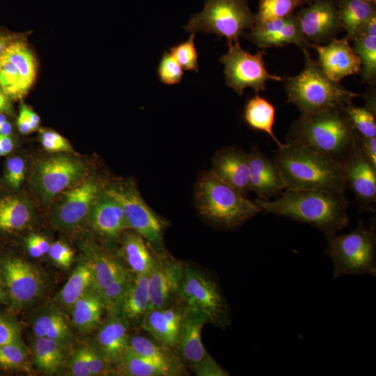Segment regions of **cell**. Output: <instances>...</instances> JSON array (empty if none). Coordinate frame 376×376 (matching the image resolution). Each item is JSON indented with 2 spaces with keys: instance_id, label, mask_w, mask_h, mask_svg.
I'll list each match as a JSON object with an SVG mask.
<instances>
[{
  "instance_id": "d6a6232c",
  "label": "cell",
  "mask_w": 376,
  "mask_h": 376,
  "mask_svg": "<svg viewBox=\"0 0 376 376\" xmlns=\"http://www.w3.org/2000/svg\"><path fill=\"white\" fill-rule=\"evenodd\" d=\"M340 26L350 40L357 36L368 19L376 13L375 4L362 0H337Z\"/></svg>"
},
{
  "instance_id": "836d02e7",
  "label": "cell",
  "mask_w": 376,
  "mask_h": 376,
  "mask_svg": "<svg viewBox=\"0 0 376 376\" xmlns=\"http://www.w3.org/2000/svg\"><path fill=\"white\" fill-rule=\"evenodd\" d=\"M68 347L52 339L34 336L33 361L36 367L46 374H54L63 366Z\"/></svg>"
},
{
  "instance_id": "5bb4252c",
  "label": "cell",
  "mask_w": 376,
  "mask_h": 376,
  "mask_svg": "<svg viewBox=\"0 0 376 376\" xmlns=\"http://www.w3.org/2000/svg\"><path fill=\"white\" fill-rule=\"evenodd\" d=\"M295 15L309 45H322L330 41L342 29L335 0H314Z\"/></svg>"
},
{
  "instance_id": "d6986e66",
  "label": "cell",
  "mask_w": 376,
  "mask_h": 376,
  "mask_svg": "<svg viewBox=\"0 0 376 376\" xmlns=\"http://www.w3.org/2000/svg\"><path fill=\"white\" fill-rule=\"evenodd\" d=\"M347 36L332 38L327 45H309L317 52L318 63L322 72L332 81L338 82L343 78L359 73V56L350 45Z\"/></svg>"
},
{
  "instance_id": "1f68e13d",
  "label": "cell",
  "mask_w": 376,
  "mask_h": 376,
  "mask_svg": "<svg viewBox=\"0 0 376 376\" xmlns=\"http://www.w3.org/2000/svg\"><path fill=\"white\" fill-rule=\"evenodd\" d=\"M120 252L127 269L133 275L148 274L153 263L150 249L143 237L134 231L125 232Z\"/></svg>"
},
{
  "instance_id": "83f0119b",
  "label": "cell",
  "mask_w": 376,
  "mask_h": 376,
  "mask_svg": "<svg viewBox=\"0 0 376 376\" xmlns=\"http://www.w3.org/2000/svg\"><path fill=\"white\" fill-rule=\"evenodd\" d=\"M150 307L148 274L133 276L132 283L118 309L130 325L140 322Z\"/></svg>"
},
{
  "instance_id": "60d3db41",
  "label": "cell",
  "mask_w": 376,
  "mask_h": 376,
  "mask_svg": "<svg viewBox=\"0 0 376 376\" xmlns=\"http://www.w3.org/2000/svg\"><path fill=\"white\" fill-rule=\"evenodd\" d=\"M133 276L127 271L99 291L107 311H116L118 309L132 283Z\"/></svg>"
},
{
  "instance_id": "ee69618b",
  "label": "cell",
  "mask_w": 376,
  "mask_h": 376,
  "mask_svg": "<svg viewBox=\"0 0 376 376\" xmlns=\"http://www.w3.org/2000/svg\"><path fill=\"white\" fill-rule=\"evenodd\" d=\"M194 33L189 38L169 48L170 53L185 70L198 72V53L194 44Z\"/></svg>"
},
{
  "instance_id": "6f0895ef",
  "label": "cell",
  "mask_w": 376,
  "mask_h": 376,
  "mask_svg": "<svg viewBox=\"0 0 376 376\" xmlns=\"http://www.w3.org/2000/svg\"><path fill=\"white\" fill-rule=\"evenodd\" d=\"M33 240L35 241L43 255H45L48 253L50 243L49 241L43 236L37 234L31 235Z\"/></svg>"
},
{
  "instance_id": "9a60e30c",
  "label": "cell",
  "mask_w": 376,
  "mask_h": 376,
  "mask_svg": "<svg viewBox=\"0 0 376 376\" xmlns=\"http://www.w3.org/2000/svg\"><path fill=\"white\" fill-rule=\"evenodd\" d=\"M341 163L347 187L354 193L361 209L373 211L376 201V166L358 144Z\"/></svg>"
},
{
  "instance_id": "8fae6325",
  "label": "cell",
  "mask_w": 376,
  "mask_h": 376,
  "mask_svg": "<svg viewBox=\"0 0 376 376\" xmlns=\"http://www.w3.org/2000/svg\"><path fill=\"white\" fill-rule=\"evenodd\" d=\"M85 171V164L79 159L57 155L36 163L31 183L40 197L48 201L77 182Z\"/></svg>"
},
{
  "instance_id": "f35d334b",
  "label": "cell",
  "mask_w": 376,
  "mask_h": 376,
  "mask_svg": "<svg viewBox=\"0 0 376 376\" xmlns=\"http://www.w3.org/2000/svg\"><path fill=\"white\" fill-rule=\"evenodd\" d=\"M340 109L360 136H376L375 101L366 100L364 107H357L350 103Z\"/></svg>"
},
{
  "instance_id": "3957f363",
  "label": "cell",
  "mask_w": 376,
  "mask_h": 376,
  "mask_svg": "<svg viewBox=\"0 0 376 376\" xmlns=\"http://www.w3.org/2000/svg\"><path fill=\"white\" fill-rule=\"evenodd\" d=\"M359 135L340 108L301 113L287 141L312 147L342 162L357 146Z\"/></svg>"
},
{
  "instance_id": "be15d7a7",
  "label": "cell",
  "mask_w": 376,
  "mask_h": 376,
  "mask_svg": "<svg viewBox=\"0 0 376 376\" xmlns=\"http://www.w3.org/2000/svg\"><path fill=\"white\" fill-rule=\"evenodd\" d=\"M11 124L6 121H0V134L9 136L12 132Z\"/></svg>"
},
{
  "instance_id": "2e32d148",
  "label": "cell",
  "mask_w": 376,
  "mask_h": 376,
  "mask_svg": "<svg viewBox=\"0 0 376 376\" xmlns=\"http://www.w3.org/2000/svg\"><path fill=\"white\" fill-rule=\"evenodd\" d=\"M98 185L92 180L68 190L51 216L57 228L70 231L88 217L93 204L100 194Z\"/></svg>"
},
{
  "instance_id": "cb8c5ba5",
  "label": "cell",
  "mask_w": 376,
  "mask_h": 376,
  "mask_svg": "<svg viewBox=\"0 0 376 376\" xmlns=\"http://www.w3.org/2000/svg\"><path fill=\"white\" fill-rule=\"evenodd\" d=\"M88 218L93 230L108 240H117L130 229L120 205L103 191L94 201Z\"/></svg>"
},
{
  "instance_id": "f907efd6",
  "label": "cell",
  "mask_w": 376,
  "mask_h": 376,
  "mask_svg": "<svg viewBox=\"0 0 376 376\" xmlns=\"http://www.w3.org/2000/svg\"><path fill=\"white\" fill-rule=\"evenodd\" d=\"M47 254L53 262L65 269L69 268L73 263V250L61 241L51 244Z\"/></svg>"
},
{
  "instance_id": "003e7915",
  "label": "cell",
  "mask_w": 376,
  "mask_h": 376,
  "mask_svg": "<svg viewBox=\"0 0 376 376\" xmlns=\"http://www.w3.org/2000/svg\"><path fill=\"white\" fill-rule=\"evenodd\" d=\"M6 155L5 152L3 151V150L0 148V157Z\"/></svg>"
},
{
  "instance_id": "ab89813d",
  "label": "cell",
  "mask_w": 376,
  "mask_h": 376,
  "mask_svg": "<svg viewBox=\"0 0 376 376\" xmlns=\"http://www.w3.org/2000/svg\"><path fill=\"white\" fill-rule=\"evenodd\" d=\"M304 0H260L256 22H264L286 17L294 11Z\"/></svg>"
},
{
  "instance_id": "7bdbcfd3",
  "label": "cell",
  "mask_w": 376,
  "mask_h": 376,
  "mask_svg": "<svg viewBox=\"0 0 376 376\" xmlns=\"http://www.w3.org/2000/svg\"><path fill=\"white\" fill-rule=\"evenodd\" d=\"M0 88L12 100L24 96L18 71L3 54L0 58Z\"/></svg>"
},
{
  "instance_id": "52a82bcc",
  "label": "cell",
  "mask_w": 376,
  "mask_h": 376,
  "mask_svg": "<svg viewBox=\"0 0 376 376\" xmlns=\"http://www.w3.org/2000/svg\"><path fill=\"white\" fill-rule=\"evenodd\" d=\"M255 22L256 15L251 11L247 0H205L203 10L191 15L184 29L194 33H215L231 44L238 42Z\"/></svg>"
},
{
  "instance_id": "680465c9",
  "label": "cell",
  "mask_w": 376,
  "mask_h": 376,
  "mask_svg": "<svg viewBox=\"0 0 376 376\" xmlns=\"http://www.w3.org/2000/svg\"><path fill=\"white\" fill-rule=\"evenodd\" d=\"M25 111L29 120L31 129L35 131L39 126L40 118L39 116L35 113L32 109L25 105Z\"/></svg>"
},
{
  "instance_id": "b9f144b4",
  "label": "cell",
  "mask_w": 376,
  "mask_h": 376,
  "mask_svg": "<svg viewBox=\"0 0 376 376\" xmlns=\"http://www.w3.org/2000/svg\"><path fill=\"white\" fill-rule=\"evenodd\" d=\"M29 355V349L22 340L1 345L0 366L8 369H26Z\"/></svg>"
},
{
  "instance_id": "db71d44e",
  "label": "cell",
  "mask_w": 376,
  "mask_h": 376,
  "mask_svg": "<svg viewBox=\"0 0 376 376\" xmlns=\"http://www.w3.org/2000/svg\"><path fill=\"white\" fill-rule=\"evenodd\" d=\"M358 146L368 159L376 166V136L364 138L359 136Z\"/></svg>"
},
{
  "instance_id": "816d5d0a",
  "label": "cell",
  "mask_w": 376,
  "mask_h": 376,
  "mask_svg": "<svg viewBox=\"0 0 376 376\" xmlns=\"http://www.w3.org/2000/svg\"><path fill=\"white\" fill-rule=\"evenodd\" d=\"M66 364L72 375L91 376L83 344L75 348Z\"/></svg>"
},
{
  "instance_id": "ffe728a7",
  "label": "cell",
  "mask_w": 376,
  "mask_h": 376,
  "mask_svg": "<svg viewBox=\"0 0 376 376\" xmlns=\"http://www.w3.org/2000/svg\"><path fill=\"white\" fill-rule=\"evenodd\" d=\"M187 309L178 297L168 305L150 308L139 326L152 338L175 351L180 325Z\"/></svg>"
},
{
  "instance_id": "f1b7e54d",
  "label": "cell",
  "mask_w": 376,
  "mask_h": 376,
  "mask_svg": "<svg viewBox=\"0 0 376 376\" xmlns=\"http://www.w3.org/2000/svg\"><path fill=\"white\" fill-rule=\"evenodd\" d=\"M106 311L100 292L93 286L72 306L70 313L72 325L82 334L95 330Z\"/></svg>"
},
{
  "instance_id": "94428289",
  "label": "cell",
  "mask_w": 376,
  "mask_h": 376,
  "mask_svg": "<svg viewBox=\"0 0 376 376\" xmlns=\"http://www.w3.org/2000/svg\"><path fill=\"white\" fill-rule=\"evenodd\" d=\"M0 148L6 155L10 153L13 149V142L9 136L0 134Z\"/></svg>"
},
{
  "instance_id": "277c9868",
  "label": "cell",
  "mask_w": 376,
  "mask_h": 376,
  "mask_svg": "<svg viewBox=\"0 0 376 376\" xmlns=\"http://www.w3.org/2000/svg\"><path fill=\"white\" fill-rule=\"evenodd\" d=\"M195 203L199 214L213 225L235 229L261 209L244 195L224 182L214 172H203L195 187Z\"/></svg>"
},
{
  "instance_id": "9f6ffc18",
  "label": "cell",
  "mask_w": 376,
  "mask_h": 376,
  "mask_svg": "<svg viewBox=\"0 0 376 376\" xmlns=\"http://www.w3.org/2000/svg\"><path fill=\"white\" fill-rule=\"evenodd\" d=\"M26 247L29 254L33 258H38L44 256L31 235L26 240Z\"/></svg>"
},
{
  "instance_id": "681fc988",
  "label": "cell",
  "mask_w": 376,
  "mask_h": 376,
  "mask_svg": "<svg viewBox=\"0 0 376 376\" xmlns=\"http://www.w3.org/2000/svg\"><path fill=\"white\" fill-rule=\"evenodd\" d=\"M25 164L20 157H13L6 164V179L13 189H18L24 179Z\"/></svg>"
},
{
  "instance_id": "4fadbf2b",
  "label": "cell",
  "mask_w": 376,
  "mask_h": 376,
  "mask_svg": "<svg viewBox=\"0 0 376 376\" xmlns=\"http://www.w3.org/2000/svg\"><path fill=\"white\" fill-rule=\"evenodd\" d=\"M150 249L153 257V263L148 274L151 308L168 305L178 298L184 263L166 250L158 251Z\"/></svg>"
},
{
  "instance_id": "f5cc1de1",
  "label": "cell",
  "mask_w": 376,
  "mask_h": 376,
  "mask_svg": "<svg viewBox=\"0 0 376 376\" xmlns=\"http://www.w3.org/2000/svg\"><path fill=\"white\" fill-rule=\"evenodd\" d=\"M191 370L198 376H226L229 375L212 357Z\"/></svg>"
},
{
  "instance_id": "484cf974",
  "label": "cell",
  "mask_w": 376,
  "mask_h": 376,
  "mask_svg": "<svg viewBox=\"0 0 376 376\" xmlns=\"http://www.w3.org/2000/svg\"><path fill=\"white\" fill-rule=\"evenodd\" d=\"M31 325L34 336L55 340L68 348L75 340L72 325L64 312L52 305L38 313Z\"/></svg>"
},
{
  "instance_id": "7402d4cb",
  "label": "cell",
  "mask_w": 376,
  "mask_h": 376,
  "mask_svg": "<svg viewBox=\"0 0 376 376\" xmlns=\"http://www.w3.org/2000/svg\"><path fill=\"white\" fill-rule=\"evenodd\" d=\"M214 173L243 195L251 190L249 183V153L235 146H228L217 152L212 159Z\"/></svg>"
},
{
  "instance_id": "74e56055",
  "label": "cell",
  "mask_w": 376,
  "mask_h": 376,
  "mask_svg": "<svg viewBox=\"0 0 376 376\" xmlns=\"http://www.w3.org/2000/svg\"><path fill=\"white\" fill-rule=\"evenodd\" d=\"M128 348L134 352L154 360L185 367L177 352L155 339L142 335L130 336Z\"/></svg>"
},
{
  "instance_id": "e7e4bbea",
  "label": "cell",
  "mask_w": 376,
  "mask_h": 376,
  "mask_svg": "<svg viewBox=\"0 0 376 376\" xmlns=\"http://www.w3.org/2000/svg\"><path fill=\"white\" fill-rule=\"evenodd\" d=\"M7 299V293L3 288L2 279L0 274V302H4Z\"/></svg>"
},
{
  "instance_id": "8d00e7d4",
  "label": "cell",
  "mask_w": 376,
  "mask_h": 376,
  "mask_svg": "<svg viewBox=\"0 0 376 376\" xmlns=\"http://www.w3.org/2000/svg\"><path fill=\"white\" fill-rule=\"evenodd\" d=\"M19 72L24 95L31 88L36 75V59L24 42L13 40L3 52Z\"/></svg>"
},
{
  "instance_id": "7a4b0ae2",
  "label": "cell",
  "mask_w": 376,
  "mask_h": 376,
  "mask_svg": "<svg viewBox=\"0 0 376 376\" xmlns=\"http://www.w3.org/2000/svg\"><path fill=\"white\" fill-rule=\"evenodd\" d=\"M254 202L266 213L311 225L327 237L340 231L349 222L344 194L285 190L275 200L260 198Z\"/></svg>"
},
{
  "instance_id": "f546056e",
  "label": "cell",
  "mask_w": 376,
  "mask_h": 376,
  "mask_svg": "<svg viewBox=\"0 0 376 376\" xmlns=\"http://www.w3.org/2000/svg\"><path fill=\"white\" fill-rule=\"evenodd\" d=\"M94 285V275L88 262L82 258L61 290L52 300V306L70 311L73 304Z\"/></svg>"
},
{
  "instance_id": "9c48e42d",
  "label": "cell",
  "mask_w": 376,
  "mask_h": 376,
  "mask_svg": "<svg viewBox=\"0 0 376 376\" xmlns=\"http://www.w3.org/2000/svg\"><path fill=\"white\" fill-rule=\"evenodd\" d=\"M103 191L120 205L130 229L141 235L152 249L165 250L163 234L166 221L148 205L132 182L110 185Z\"/></svg>"
},
{
  "instance_id": "91938a15",
  "label": "cell",
  "mask_w": 376,
  "mask_h": 376,
  "mask_svg": "<svg viewBox=\"0 0 376 376\" xmlns=\"http://www.w3.org/2000/svg\"><path fill=\"white\" fill-rule=\"evenodd\" d=\"M12 111L9 97L0 88V113H10Z\"/></svg>"
},
{
  "instance_id": "30bf717a",
  "label": "cell",
  "mask_w": 376,
  "mask_h": 376,
  "mask_svg": "<svg viewBox=\"0 0 376 376\" xmlns=\"http://www.w3.org/2000/svg\"><path fill=\"white\" fill-rule=\"evenodd\" d=\"M228 52L224 54L221 62L224 65L226 84L238 95H242L247 87L257 93L265 91L268 80L282 81L279 76L269 73L263 61L265 51L256 54L244 50L238 42L228 44Z\"/></svg>"
},
{
  "instance_id": "7dc6e473",
  "label": "cell",
  "mask_w": 376,
  "mask_h": 376,
  "mask_svg": "<svg viewBox=\"0 0 376 376\" xmlns=\"http://www.w3.org/2000/svg\"><path fill=\"white\" fill-rule=\"evenodd\" d=\"M22 326L13 316L0 314V345L21 340Z\"/></svg>"
},
{
  "instance_id": "bcb514c9",
  "label": "cell",
  "mask_w": 376,
  "mask_h": 376,
  "mask_svg": "<svg viewBox=\"0 0 376 376\" xmlns=\"http://www.w3.org/2000/svg\"><path fill=\"white\" fill-rule=\"evenodd\" d=\"M91 376L109 375L112 370L108 362L92 343L83 344Z\"/></svg>"
},
{
  "instance_id": "603a6c76",
  "label": "cell",
  "mask_w": 376,
  "mask_h": 376,
  "mask_svg": "<svg viewBox=\"0 0 376 376\" xmlns=\"http://www.w3.org/2000/svg\"><path fill=\"white\" fill-rule=\"evenodd\" d=\"M250 189L261 199L281 195L286 190L281 171L274 160L267 158L256 146L249 153Z\"/></svg>"
},
{
  "instance_id": "5b68a950",
  "label": "cell",
  "mask_w": 376,
  "mask_h": 376,
  "mask_svg": "<svg viewBox=\"0 0 376 376\" xmlns=\"http://www.w3.org/2000/svg\"><path fill=\"white\" fill-rule=\"evenodd\" d=\"M305 65L293 77L284 79L287 102L295 104L301 113L338 107L352 103L359 95L330 79L313 59L308 50L304 52Z\"/></svg>"
},
{
  "instance_id": "03108f58",
  "label": "cell",
  "mask_w": 376,
  "mask_h": 376,
  "mask_svg": "<svg viewBox=\"0 0 376 376\" xmlns=\"http://www.w3.org/2000/svg\"><path fill=\"white\" fill-rule=\"evenodd\" d=\"M362 1H364L368 3H373V4H375L376 3V0H362Z\"/></svg>"
},
{
  "instance_id": "6125c7cd",
  "label": "cell",
  "mask_w": 376,
  "mask_h": 376,
  "mask_svg": "<svg viewBox=\"0 0 376 376\" xmlns=\"http://www.w3.org/2000/svg\"><path fill=\"white\" fill-rule=\"evenodd\" d=\"M13 41V40L10 36L0 33V58L3 55L6 47Z\"/></svg>"
},
{
  "instance_id": "e575fe53",
  "label": "cell",
  "mask_w": 376,
  "mask_h": 376,
  "mask_svg": "<svg viewBox=\"0 0 376 376\" xmlns=\"http://www.w3.org/2000/svg\"><path fill=\"white\" fill-rule=\"evenodd\" d=\"M274 118L275 108L265 98L256 94L247 101L244 110V119L246 123L251 128L268 134L281 148L285 143H282L274 133Z\"/></svg>"
},
{
  "instance_id": "c3c4849f",
  "label": "cell",
  "mask_w": 376,
  "mask_h": 376,
  "mask_svg": "<svg viewBox=\"0 0 376 376\" xmlns=\"http://www.w3.org/2000/svg\"><path fill=\"white\" fill-rule=\"evenodd\" d=\"M40 142L43 148L52 152H70L72 148L63 136L52 130H44L40 134Z\"/></svg>"
},
{
  "instance_id": "d590c367",
  "label": "cell",
  "mask_w": 376,
  "mask_h": 376,
  "mask_svg": "<svg viewBox=\"0 0 376 376\" xmlns=\"http://www.w3.org/2000/svg\"><path fill=\"white\" fill-rule=\"evenodd\" d=\"M33 217L31 204L19 196L0 199V230L13 232L25 228Z\"/></svg>"
},
{
  "instance_id": "d4e9b609",
  "label": "cell",
  "mask_w": 376,
  "mask_h": 376,
  "mask_svg": "<svg viewBox=\"0 0 376 376\" xmlns=\"http://www.w3.org/2000/svg\"><path fill=\"white\" fill-rule=\"evenodd\" d=\"M83 258L89 264L93 275V287L99 292L117 277L129 271L114 256L92 242L82 244Z\"/></svg>"
},
{
  "instance_id": "4316f807",
  "label": "cell",
  "mask_w": 376,
  "mask_h": 376,
  "mask_svg": "<svg viewBox=\"0 0 376 376\" xmlns=\"http://www.w3.org/2000/svg\"><path fill=\"white\" fill-rule=\"evenodd\" d=\"M113 373L126 376H178L187 373L185 367L149 359L129 348Z\"/></svg>"
},
{
  "instance_id": "ba28073f",
  "label": "cell",
  "mask_w": 376,
  "mask_h": 376,
  "mask_svg": "<svg viewBox=\"0 0 376 376\" xmlns=\"http://www.w3.org/2000/svg\"><path fill=\"white\" fill-rule=\"evenodd\" d=\"M178 297L187 308L205 315L214 327L224 329L231 324L230 308L217 280L185 263Z\"/></svg>"
},
{
  "instance_id": "6da1fadb",
  "label": "cell",
  "mask_w": 376,
  "mask_h": 376,
  "mask_svg": "<svg viewBox=\"0 0 376 376\" xmlns=\"http://www.w3.org/2000/svg\"><path fill=\"white\" fill-rule=\"evenodd\" d=\"M274 160L286 190H320L344 194L347 188L342 163L308 146L287 141Z\"/></svg>"
},
{
  "instance_id": "ac0fdd59",
  "label": "cell",
  "mask_w": 376,
  "mask_h": 376,
  "mask_svg": "<svg viewBox=\"0 0 376 376\" xmlns=\"http://www.w3.org/2000/svg\"><path fill=\"white\" fill-rule=\"evenodd\" d=\"M243 36L260 48L293 44L304 52L309 47L295 14L264 22H255L251 31Z\"/></svg>"
},
{
  "instance_id": "7c38bea8",
  "label": "cell",
  "mask_w": 376,
  "mask_h": 376,
  "mask_svg": "<svg viewBox=\"0 0 376 376\" xmlns=\"http://www.w3.org/2000/svg\"><path fill=\"white\" fill-rule=\"evenodd\" d=\"M0 274L13 308H19L38 298L45 288L40 271L32 264L19 258H6L1 261Z\"/></svg>"
},
{
  "instance_id": "4dcf8cb0",
  "label": "cell",
  "mask_w": 376,
  "mask_h": 376,
  "mask_svg": "<svg viewBox=\"0 0 376 376\" xmlns=\"http://www.w3.org/2000/svg\"><path fill=\"white\" fill-rule=\"evenodd\" d=\"M352 41V48L360 60L362 80L373 84L376 77V13Z\"/></svg>"
},
{
  "instance_id": "11a10c76",
  "label": "cell",
  "mask_w": 376,
  "mask_h": 376,
  "mask_svg": "<svg viewBox=\"0 0 376 376\" xmlns=\"http://www.w3.org/2000/svg\"><path fill=\"white\" fill-rule=\"evenodd\" d=\"M17 125L19 131L22 134H29L33 132L25 111L24 104H22L21 105L19 114L17 120Z\"/></svg>"
},
{
  "instance_id": "f6af8a7d",
  "label": "cell",
  "mask_w": 376,
  "mask_h": 376,
  "mask_svg": "<svg viewBox=\"0 0 376 376\" xmlns=\"http://www.w3.org/2000/svg\"><path fill=\"white\" fill-rule=\"evenodd\" d=\"M183 74L182 67L171 54L164 52L157 67V75L160 82L166 85L179 84Z\"/></svg>"
},
{
  "instance_id": "e0dca14e",
  "label": "cell",
  "mask_w": 376,
  "mask_h": 376,
  "mask_svg": "<svg viewBox=\"0 0 376 376\" xmlns=\"http://www.w3.org/2000/svg\"><path fill=\"white\" fill-rule=\"evenodd\" d=\"M107 312V316L95 329L92 344L108 362L113 373L128 348L130 324L118 313Z\"/></svg>"
},
{
  "instance_id": "8992f818",
  "label": "cell",
  "mask_w": 376,
  "mask_h": 376,
  "mask_svg": "<svg viewBox=\"0 0 376 376\" xmlns=\"http://www.w3.org/2000/svg\"><path fill=\"white\" fill-rule=\"evenodd\" d=\"M325 253L331 259L334 276H376L375 226L367 228L360 221L352 231L327 237Z\"/></svg>"
},
{
  "instance_id": "44dd1931",
  "label": "cell",
  "mask_w": 376,
  "mask_h": 376,
  "mask_svg": "<svg viewBox=\"0 0 376 376\" xmlns=\"http://www.w3.org/2000/svg\"><path fill=\"white\" fill-rule=\"evenodd\" d=\"M208 319L203 313L187 308L183 317L175 351L185 366L191 369L210 359L201 339V331Z\"/></svg>"
}]
</instances>
